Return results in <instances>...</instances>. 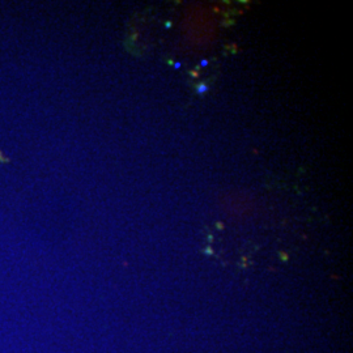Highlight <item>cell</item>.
<instances>
[{
	"instance_id": "1",
	"label": "cell",
	"mask_w": 353,
	"mask_h": 353,
	"mask_svg": "<svg viewBox=\"0 0 353 353\" xmlns=\"http://www.w3.org/2000/svg\"><path fill=\"white\" fill-rule=\"evenodd\" d=\"M0 162H2V164H9V162H11V160H9V158H7V157L3 154V152H2V151H0Z\"/></svg>"
},
{
	"instance_id": "2",
	"label": "cell",
	"mask_w": 353,
	"mask_h": 353,
	"mask_svg": "<svg viewBox=\"0 0 353 353\" xmlns=\"http://www.w3.org/2000/svg\"><path fill=\"white\" fill-rule=\"evenodd\" d=\"M198 92H199V93H204V92H207V86L206 85H199Z\"/></svg>"
},
{
	"instance_id": "3",
	"label": "cell",
	"mask_w": 353,
	"mask_h": 353,
	"mask_svg": "<svg viewBox=\"0 0 353 353\" xmlns=\"http://www.w3.org/2000/svg\"><path fill=\"white\" fill-rule=\"evenodd\" d=\"M207 64H208V60H202V62H200V65H203V67H206Z\"/></svg>"
},
{
	"instance_id": "4",
	"label": "cell",
	"mask_w": 353,
	"mask_h": 353,
	"mask_svg": "<svg viewBox=\"0 0 353 353\" xmlns=\"http://www.w3.org/2000/svg\"><path fill=\"white\" fill-rule=\"evenodd\" d=\"M174 67H175V68H179V67H181V63H179V62L174 63Z\"/></svg>"
}]
</instances>
